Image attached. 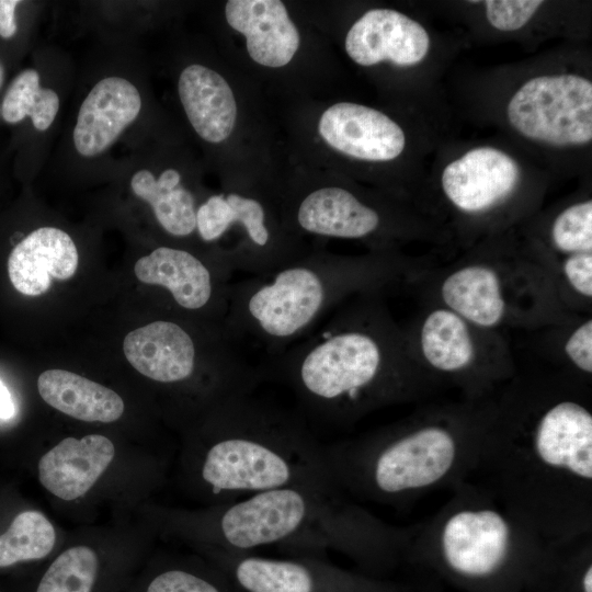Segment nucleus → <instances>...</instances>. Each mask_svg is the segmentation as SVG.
<instances>
[{
  "mask_svg": "<svg viewBox=\"0 0 592 592\" xmlns=\"http://www.w3.org/2000/svg\"><path fill=\"white\" fill-rule=\"evenodd\" d=\"M560 270L567 284L577 294L592 298V252L565 257Z\"/></svg>",
  "mask_w": 592,
  "mask_h": 592,
  "instance_id": "31",
  "label": "nucleus"
},
{
  "mask_svg": "<svg viewBox=\"0 0 592 592\" xmlns=\"http://www.w3.org/2000/svg\"><path fill=\"white\" fill-rule=\"evenodd\" d=\"M21 2L18 0H0V36L12 38L18 30L15 21V8Z\"/></svg>",
  "mask_w": 592,
  "mask_h": 592,
  "instance_id": "33",
  "label": "nucleus"
},
{
  "mask_svg": "<svg viewBox=\"0 0 592 592\" xmlns=\"http://www.w3.org/2000/svg\"><path fill=\"white\" fill-rule=\"evenodd\" d=\"M375 295L343 303L315 333L260 366L263 379L292 391L311 428L350 421L402 386L403 341Z\"/></svg>",
  "mask_w": 592,
  "mask_h": 592,
  "instance_id": "1",
  "label": "nucleus"
},
{
  "mask_svg": "<svg viewBox=\"0 0 592 592\" xmlns=\"http://www.w3.org/2000/svg\"><path fill=\"white\" fill-rule=\"evenodd\" d=\"M506 286L497 269L468 264L447 274L440 286L444 307L481 330L500 326L509 314Z\"/></svg>",
  "mask_w": 592,
  "mask_h": 592,
  "instance_id": "19",
  "label": "nucleus"
},
{
  "mask_svg": "<svg viewBox=\"0 0 592 592\" xmlns=\"http://www.w3.org/2000/svg\"><path fill=\"white\" fill-rule=\"evenodd\" d=\"M202 348L190 329L174 320H155L127 333L123 350L127 361L141 375L163 385H182L198 375L201 367L234 373H254L260 369L249 362L238 365L202 364V360H224L242 355L238 344L202 354L226 338ZM231 338V337H230Z\"/></svg>",
  "mask_w": 592,
  "mask_h": 592,
  "instance_id": "6",
  "label": "nucleus"
},
{
  "mask_svg": "<svg viewBox=\"0 0 592 592\" xmlns=\"http://www.w3.org/2000/svg\"><path fill=\"white\" fill-rule=\"evenodd\" d=\"M55 540L54 526L41 512L24 511L0 535V568L42 559L52 551Z\"/></svg>",
  "mask_w": 592,
  "mask_h": 592,
  "instance_id": "26",
  "label": "nucleus"
},
{
  "mask_svg": "<svg viewBox=\"0 0 592 592\" xmlns=\"http://www.w3.org/2000/svg\"><path fill=\"white\" fill-rule=\"evenodd\" d=\"M57 92L41 86L39 73L27 68L22 70L10 83L1 104V116L10 124L31 117L35 129L47 130L59 110Z\"/></svg>",
  "mask_w": 592,
  "mask_h": 592,
  "instance_id": "25",
  "label": "nucleus"
},
{
  "mask_svg": "<svg viewBox=\"0 0 592 592\" xmlns=\"http://www.w3.org/2000/svg\"><path fill=\"white\" fill-rule=\"evenodd\" d=\"M246 592H316L317 577L304 561L272 559L223 550Z\"/></svg>",
  "mask_w": 592,
  "mask_h": 592,
  "instance_id": "24",
  "label": "nucleus"
},
{
  "mask_svg": "<svg viewBox=\"0 0 592 592\" xmlns=\"http://www.w3.org/2000/svg\"><path fill=\"white\" fill-rule=\"evenodd\" d=\"M534 446L547 466L591 481L592 414L584 406L565 400L549 407L536 424Z\"/></svg>",
  "mask_w": 592,
  "mask_h": 592,
  "instance_id": "14",
  "label": "nucleus"
},
{
  "mask_svg": "<svg viewBox=\"0 0 592 592\" xmlns=\"http://www.w3.org/2000/svg\"><path fill=\"white\" fill-rule=\"evenodd\" d=\"M206 520V535L231 553L275 545L351 549L383 542L377 527L340 500L334 483L258 492L220 504Z\"/></svg>",
  "mask_w": 592,
  "mask_h": 592,
  "instance_id": "4",
  "label": "nucleus"
},
{
  "mask_svg": "<svg viewBox=\"0 0 592 592\" xmlns=\"http://www.w3.org/2000/svg\"><path fill=\"white\" fill-rule=\"evenodd\" d=\"M77 266L75 241L66 231L50 226L30 232L8 259L9 278L13 287L26 296L44 294L52 278H70Z\"/></svg>",
  "mask_w": 592,
  "mask_h": 592,
  "instance_id": "16",
  "label": "nucleus"
},
{
  "mask_svg": "<svg viewBox=\"0 0 592 592\" xmlns=\"http://www.w3.org/2000/svg\"><path fill=\"white\" fill-rule=\"evenodd\" d=\"M98 569L99 559L92 548L71 547L52 562L36 592H91Z\"/></svg>",
  "mask_w": 592,
  "mask_h": 592,
  "instance_id": "27",
  "label": "nucleus"
},
{
  "mask_svg": "<svg viewBox=\"0 0 592 592\" xmlns=\"http://www.w3.org/2000/svg\"><path fill=\"white\" fill-rule=\"evenodd\" d=\"M486 16L496 30L510 32L522 29L543 4L537 0H487Z\"/></svg>",
  "mask_w": 592,
  "mask_h": 592,
  "instance_id": "29",
  "label": "nucleus"
},
{
  "mask_svg": "<svg viewBox=\"0 0 592 592\" xmlns=\"http://www.w3.org/2000/svg\"><path fill=\"white\" fill-rule=\"evenodd\" d=\"M570 362L585 374L592 373V321L585 320L567 338L563 345Z\"/></svg>",
  "mask_w": 592,
  "mask_h": 592,
  "instance_id": "32",
  "label": "nucleus"
},
{
  "mask_svg": "<svg viewBox=\"0 0 592 592\" xmlns=\"http://www.w3.org/2000/svg\"><path fill=\"white\" fill-rule=\"evenodd\" d=\"M178 92L189 122L201 138L217 144L229 137L237 105L231 88L219 73L203 65H190L180 75Z\"/></svg>",
  "mask_w": 592,
  "mask_h": 592,
  "instance_id": "20",
  "label": "nucleus"
},
{
  "mask_svg": "<svg viewBox=\"0 0 592 592\" xmlns=\"http://www.w3.org/2000/svg\"><path fill=\"white\" fill-rule=\"evenodd\" d=\"M228 24L247 38V50L255 62L283 67L296 54L300 37L287 10L278 0H229Z\"/></svg>",
  "mask_w": 592,
  "mask_h": 592,
  "instance_id": "15",
  "label": "nucleus"
},
{
  "mask_svg": "<svg viewBox=\"0 0 592 592\" xmlns=\"http://www.w3.org/2000/svg\"><path fill=\"white\" fill-rule=\"evenodd\" d=\"M239 227L243 242L236 272L261 275L299 255L288 243L274 238L264 205L255 197L236 192L208 197L196 208V230L205 242L220 240Z\"/></svg>",
  "mask_w": 592,
  "mask_h": 592,
  "instance_id": "7",
  "label": "nucleus"
},
{
  "mask_svg": "<svg viewBox=\"0 0 592 592\" xmlns=\"http://www.w3.org/2000/svg\"><path fill=\"white\" fill-rule=\"evenodd\" d=\"M134 271L141 283L166 289L179 308L212 310L225 319L232 273L227 266H210L187 250L161 246L138 259Z\"/></svg>",
  "mask_w": 592,
  "mask_h": 592,
  "instance_id": "8",
  "label": "nucleus"
},
{
  "mask_svg": "<svg viewBox=\"0 0 592 592\" xmlns=\"http://www.w3.org/2000/svg\"><path fill=\"white\" fill-rule=\"evenodd\" d=\"M114 456L115 447L104 435L66 437L39 459L38 479L54 496L75 500L92 488Z\"/></svg>",
  "mask_w": 592,
  "mask_h": 592,
  "instance_id": "17",
  "label": "nucleus"
},
{
  "mask_svg": "<svg viewBox=\"0 0 592 592\" xmlns=\"http://www.w3.org/2000/svg\"><path fill=\"white\" fill-rule=\"evenodd\" d=\"M582 590L583 592H592V567L587 568L582 577Z\"/></svg>",
  "mask_w": 592,
  "mask_h": 592,
  "instance_id": "35",
  "label": "nucleus"
},
{
  "mask_svg": "<svg viewBox=\"0 0 592 592\" xmlns=\"http://www.w3.org/2000/svg\"><path fill=\"white\" fill-rule=\"evenodd\" d=\"M510 125L523 137L554 147L592 140V82L576 73L528 79L506 105Z\"/></svg>",
  "mask_w": 592,
  "mask_h": 592,
  "instance_id": "5",
  "label": "nucleus"
},
{
  "mask_svg": "<svg viewBox=\"0 0 592 592\" xmlns=\"http://www.w3.org/2000/svg\"><path fill=\"white\" fill-rule=\"evenodd\" d=\"M510 546V527L493 510H464L452 515L441 535L447 566L468 578L494 573L504 562Z\"/></svg>",
  "mask_w": 592,
  "mask_h": 592,
  "instance_id": "10",
  "label": "nucleus"
},
{
  "mask_svg": "<svg viewBox=\"0 0 592 592\" xmlns=\"http://www.w3.org/2000/svg\"><path fill=\"white\" fill-rule=\"evenodd\" d=\"M550 242L565 257L592 252V201L574 203L554 219Z\"/></svg>",
  "mask_w": 592,
  "mask_h": 592,
  "instance_id": "28",
  "label": "nucleus"
},
{
  "mask_svg": "<svg viewBox=\"0 0 592 592\" xmlns=\"http://www.w3.org/2000/svg\"><path fill=\"white\" fill-rule=\"evenodd\" d=\"M3 80H4V69H3L2 62L0 61V89L3 84ZM0 115H1V110H0Z\"/></svg>",
  "mask_w": 592,
  "mask_h": 592,
  "instance_id": "36",
  "label": "nucleus"
},
{
  "mask_svg": "<svg viewBox=\"0 0 592 592\" xmlns=\"http://www.w3.org/2000/svg\"><path fill=\"white\" fill-rule=\"evenodd\" d=\"M521 179L517 162L496 147L481 146L449 162L441 175L447 201L468 215L488 213L505 202Z\"/></svg>",
  "mask_w": 592,
  "mask_h": 592,
  "instance_id": "9",
  "label": "nucleus"
},
{
  "mask_svg": "<svg viewBox=\"0 0 592 592\" xmlns=\"http://www.w3.org/2000/svg\"><path fill=\"white\" fill-rule=\"evenodd\" d=\"M318 129L330 147L361 160H394L406 147L405 132L394 119L357 103L333 104L321 115Z\"/></svg>",
  "mask_w": 592,
  "mask_h": 592,
  "instance_id": "12",
  "label": "nucleus"
},
{
  "mask_svg": "<svg viewBox=\"0 0 592 592\" xmlns=\"http://www.w3.org/2000/svg\"><path fill=\"white\" fill-rule=\"evenodd\" d=\"M37 389L49 406L87 422H114L125 409L123 399L114 390L64 369L43 372Z\"/></svg>",
  "mask_w": 592,
  "mask_h": 592,
  "instance_id": "21",
  "label": "nucleus"
},
{
  "mask_svg": "<svg viewBox=\"0 0 592 592\" xmlns=\"http://www.w3.org/2000/svg\"><path fill=\"white\" fill-rule=\"evenodd\" d=\"M430 45L429 33L418 21L391 9L365 12L345 37L349 57L361 66L388 60L410 67L426 57Z\"/></svg>",
  "mask_w": 592,
  "mask_h": 592,
  "instance_id": "11",
  "label": "nucleus"
},
{
  "mask_svg": "<svg viewBox=\"0 0 592 592\" xmlns=\"http://www.w3.org/2000/svg\"><path fill=\"white\" fill-rule=\"evenodd\" d=\"M15 414V405L8 387L0 380V419L8 420Z\"/></svg>",
  "mask_w": 592,
  "mask_h": 592,
  "instance_id": "34",
  "label": "nucleus"
},
{
  "mask_svg": "<svg viewBox=\"0 0 592 592\" xmlns=\"http://www.w3.org/2000/svg\"><path fill=\"white\" fill-rule=\"evenodd\" d=\"M143 101L138 88L126 78L109 76L86 95L72 132L73 146L84 158L104 153L136 121Z\"/></svg>",
  "mask_w": 592,
  "mask_h": 592,
  "instance_id": "13",
  "label": "nucleus"
},
{
  "mask_svg": "<svg viewBox=\"0 0 592 592\" xmlns=\"http://www.w3.org/2000/svg\"><path fill=\"white\" fill-rule=\"evenodd\" d=\"M476 327L446 307L430 311L419 334L422 357L442 373H462L479 357Z\"/></svg>",
  "mask_w": 592,
  "mask_h": 592,
  "instance_id": "22",
  "label": "nucleus"
},
{
  "mask_svg": "<svg viewBox=\"0 0 592 592\" xmlns=\"http://www.w3.org/2000/svg\"><path fill=\"white\" fill-rule=\"evenodd\" d=\"M401 269L388 258L298 257L269 273L232 282L225 329L238 344L253 341L275 356L352 296L392 282Z\"/></svg>",
  "mask_w": 592,
  "mask_h": 592,
  "instance_id": "3",
  "label": "nucleus"
},
{
  "mask_svg": "<svg viewBox=\"0 0 592 592\" xmlns=\"http://www.w3.org/2000/svg\"><path fill=\"white\" fill-rule=\"evenodd\" d=\"M147 592H221L210 581L192 572L171 569L155 577Z\"/></svg>",
  "mask_w": 592,
  "mask_h": 592,
  "instance_id": "30",
  "label": "nucleus"
},
{
  "mask_svg": "<svg viewBox=\"0 0 592 592\" xmlns=\"http://www.w3.org/2000/svg\"><path fill=\"white\" fill-rule=\"evenodd\" d=\"M297 226L309 234L364 239L380 229V213L340 186H323L303 196L295 209Z\"/></svg>",
  "mask_w": 592,
  "mask_h": 592,
  "instance_id": "18",
  "label": "nucleus"
},
{
  "mask_svg": "<svg viewBox=\"0 0 592 592\" xmlns=\"http://www.w3.org/2000/svg\"><path fill=\"white\" fill-rule=\"evenodd\" d=\"M197 467L205 492L220 504L286 486L334 483L326 446L304 415L254 389L212 407Z\"/></svg>",
  "mask_w": 592,
  "mask_h": 592,
  "instance_id": "2",
  "label": "nucleus"
},
{
  "mask_svg": "<svg viewBox=\"0 0 592 592\" xmlns=\"http://www.w3.org/2000/svg\"><path fill=\"white\" fill-rule=\"evenodd\" d=\"M133 193L148 203L162 229L174 237H186L196 230V205L193 194L181 185L175 169L162 171L158 178L143 169L130 179Z\"/></svg>",
  "mask_w": 592,
  "mask_h": 592,
  "instance_id": "23",
  "label": "nucleus"
}]
</instances>
